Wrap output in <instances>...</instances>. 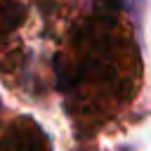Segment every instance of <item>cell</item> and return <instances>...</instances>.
<instances>
[]
</instances>
